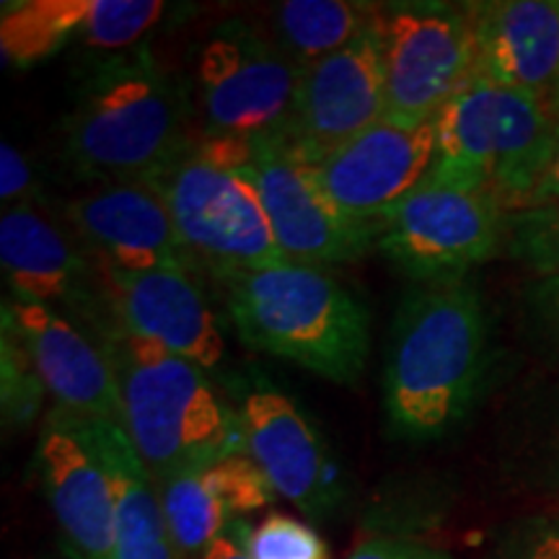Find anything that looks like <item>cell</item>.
<instances>
[{"mask_svg": "<svg viewBox=\"0 0 559 559\" xmlns=\"http://www.w3.org/2000/svg\"><path fill=\"white\" fill-rule=\"evenodd\" d=\"M37 469L68 559H115V489L91 417L52 404L41 419Z\"/></svg>", "mask_w": 559, "mask_h": 559, "instance_id": "12", "label": "cell"}, {"mask_svg": "<svg viewBox=\"0 0 559 559\" xmlns=\"http://www.w3.org/2000/svg\"><path fill=\"white\" fill-rule=\"evenodd\" d=\"M436 160V122L404 124L383 117L373 128L309 164L347 221L373 226L379 215L423 185ZM376 228V226H373Z\"/></svg>", "mask_w": 559, "mask_h": 559, "instance_id": "15", "label": "cell"}, {"mask_svg": "<svg viewBox=\"0 0 559 559\" xmlns=\"http://www.w3.org/2000/svg\"><path fill=\"white\" fill-rule=\"evenodd\" d=\"M349 559H451L445 551L415 539H400V536H379L360 544Z\"/></svg>", "mask_w": 559, "mask_h": 559, "instance_id": "31", "label": "cell"}, {"mask_svg": "<svg viewBox=\"0 0 559 559\" xmlns=\"http://www.w3.org/2000/svg\"><path fill=\"white\" fill-rule=\"evenodd\" d=\"M547 202H559V140H557L555 153H551L547 169H544L539 181H536V187L531 190L526 205H523V207L547 205Z\"/></svg>", "mask_w": 559, "mask_h": 559, "instance_id": "33", "label": "cell"}, {"mask_svg": "<svg viewBox=\"0 0 559 559\" xmlns=\"http://www.w3.org/2000/svg\"><path fill=\"white\" fill-rule=\"evenodd\" d=\"M41 386L37 368L26 353L24 342L19 340L11 321L3 317V407L5 417L13 425L26 423L39 407Z\"/></svg>", "mask_w": 559, "mask_h": 559, "instance_id": "26", "label": "cell"}, {"mask_svg": "<svg viewBox=\"0 0 559 559\" xmlns=\"http://www.w3.org/2000/svg\"><path fill=\"white\" fill-rule=\"evenodd\" d=\"M0 164H3V171H0V198H3L5 205L16 207L24 205V202H32V185L34 174L26 164L24 153H21L16 145L3 143L0 148Z\"/></svg>", "mask_w": 559, "mask_h": 559, "instance_id": "30", "label": "cell"}, {"mask_svg": "<svg viewBox=\"0 0 559 559\" xmlns=\"http://www.w3.org/2000/svg\"><path fill=\"white\" fill-rule=\"evenodd\" d=\"M66 221L83 249L109 267L198 272L169 205L151 185L94 187L68 202Z\"/></svg>", "mask_w": 559, "mask_h": 559, "instance_id": "17", "label": "cell"}, {"mask_svg": "<svg viewBox=\"0 0 559 559\" xmlns=\"http://www.w3.org/2000/svg\"><path fill=\"white\" fill-rule=\"evenodd\" d=\"M251 559H326L324 542L309 523L272 513L249 536Z\"/></svg>", "mask_w": 559, "mask_h": 559, "instance_id": "27", "label": "cell"}, {"mask_svg": "<svg viewBox=\"0 0 559 559\" xmlns=\"http://www.w3.org/2000/svg\"><path fill=\"white\" fill-rule=\"evenodd\" d=\"M487 559H559V519L534 515L510 523Z\"/></svg>", "mask_w": 559, "mask_h": 559, "instance_id": "28", "label": "cell"}, {"mask_svg": "<svg viewBox=\"0 0 559 559\" xmlns=\"http://www.w3.org/2000/svg\"><path fill=\"white\" fill-rule=\"evenodd\" d=\"M379 19L345 50L300 73L290 115L277 135L306 164L386 117Z\"/></svg>", "mask_w": 559, "mask_h": 559, "instance_id": "10", "label": "cell"}, {"mask_svg": "<svg viewBox=\"0 0 559 559\" xmlns=\"http://www.w3.org/2000/svg\"><path fill=\"white\" fill-rule=\"evenodd\" d=\"M559 140V102L469 81L436 117L425 179L487 192L508 213L526 205Z\"/></svg>", "mask_w": 559, "mask_h": 559, "instance_id": "5", "label": "cell"}, {"mask_svg": "<svg viewBox=\"0 0 559 559\" xmlns=\"http://www.w3.org/2000/svg\"><path fill=\"white\" fill-rule=\"evenodd\" d=\"M379 26L386 120L436 122L440 109L472 81L474 39L466 3H386Z\"/></svg>", "mask_w": 559, "mask_h": 559, "instance_id": "8", "label": "cell"}, {"mask_svg": "<svg viewBox=\"0 0 559 559\" xmlns=\"http://www.w3.org/2000/svg\"><path fill=\"white\" fill-rule=\"evenodd\" d=\"M115 489V559H185L164 513L160 489L122 425L91 419Z\"/></svg>", "mask_w": 559, "mask_h": 559, "instance_id": "20", "label": "cell"}, {"mask_svg": "<svg viewBox=\"0 0 559 559\" xmlns=\"http://www.w3.org/2000/svg\"><path fill=\"white\" fill-rule=\"evenodd\" d=\"M247 453L280 498L311 519H326L345 500L342 474L321 432L285 391L267 379L241 381L236 402Z\"/></svg>", "mask_w": 559, "mask_h": 559, "instance_id": "13", "label": "cell"}, {"mask_svg": "<svg viewBox=\"0 0 559 559\" xmlns=\"http://www.w3.org/2000/svg\"><path fill=\"white\" fill-rule=\"evenodd\" d=\"M489 368V319L472 280L412 283L391 321L383 412L391 436L436 440L477 404Z\"/></svg>", "mask_w": 559, "mask_h": 559, "instance_id": "1", "label": "cell"}, {"mask_svg": "<svg viewBox=\"0 0 559 559\" xmlns=\"http://www.w3.org/2000/svg\"><path fill=\"white\" fill-rule=\"evenodd\" d=\"M164 11L158 0H91L81 39L99 52L124 55L158 24Z\"/></svg>", "mask_w": 559, "mask_h": 559, "instance_id": "24", "label": "cell"}, {"mask_svg": "<svg viewBox=\"0 0 559 559\" xmlns=\"http://www.w3.org/2000/svg\"><path fill=\"white\" fill-rule=\"evenodd\" d=\"M96 270H99L111 332L153 342L202 370L221 366L226 358V340L190 272H138L109 267L102 262H96Z\"/></svg>", "mask_w": 559, "mask_h": 559, "instance_id": "16", "label": "cell"}, {"mask_svg": "<svg viewBox=\"0 0 559 559\" xmlns=\"http://www.w3.org/2000/svg\"><path fill=\"white\" fill-rule=\"evenodd\" d=\"M96 342L120 386L124 430L158 485L247 453L239 412L200 366L132 334L111 332Z\"/></svg>", "mask_w": 559, "mask_h": 559, "instance_id": "3", "label": "cell"}, {"mask_svg": "<svg viewBox=\"0 0 559 559\" xmlns=\"http://www.w3.org/2000/svg\"><path fill=\"white\" fill-rule=\"evenodd\" d=\"M3 317L24 342L41 386L50 391L58 407L124 428L115 370L104 347L83 332V326L50 306L19 300L3 306Z\"/></svg>", "mask_w": 559, "mask_h": 559, "instance_id": "18", "label": "cell"}, {"mask_svg": "<svg viewBox=\"0 0 559 559\" xmlns=\"http://www.w3.org/2000/svg\"><path fill=\"white\" fill-rule=\"evenodd\" d=\"M251 531L243 521H230L228 528L210 544L202 559H251L249 551Z\"/></svg>", "mask_w": 559, "mask_h": 559, "instance_id": "32", "label": "cell"}, {"mask_svg": "<svg viewBox=\"0 0 559 559\" xmlns=\"http://www.w3.org/2000/svg\"><path fill=\"white\" fill-rule=\"evenodd\" d=\"M190 91L148 52L99 62L66 124V158L99 185H156L194 148Z\"/></svg>", "mask_w": 559, "mask_h": 559, "instance_id": "2", "label": "cell"}, {"mask_svg": "<svg viewBox=\"0 0 559 559\" xmlns=\"http://www.w3.org/2000/svg\"><path fill=\"white\" fill-rule=\"evenodd\" d=\"M526 309L542 337L559 353V277H536L526 288Z\"/></svg>", "mask_w": 559, "mask_h": 559, "instance_id": "29", "label": "cell"}, {"mask_svg": "<svg viewBox=\"0 0 559 559\" xmlns=\"http://www.w3.org/2000/svg\"><path fill=\"white\" fill-rule=\"evenodd\" d=\"M506 251L536 277H559V202L508 213Z\"/></svg>", "mask_w": 559, "mask_h": 559, "instance_id": "25", "label": "cell"}, {"mask_svg": "<svg viewBox=\"0 0 559 559\" xmlns=\"http://www.w3.org/2000/svg\"><path fill=\"white\" fill-rule=\"evenodd\" d=\"M160 500L174 542L185 557L205 555L228 523L236 521V510L215 464L160 485Z\"/></svg>", "mask_w": 559, "mask_h": 559, "instance_id": "22", "label": "cell"}, {"mask_svg": "<svg viewBox=\"0 0 559 559\" xmlns=\"http://www.w3.org/2000/svg\"><path fill=\"white\" fill-rule=\"evenodd\" d=\"M223 304L243 345L349 386L370 355V313L330 272L309 264L221 280Z\"/></svg>", "mask_w": 559, "mask_h": 559, "instance_id": "4", "label": "cell"}, {"mask_svg": "<svg viewBox=\"0 0 559 559\" xmlns=\"http://www.w3.org/2000/svg\"><path fill=\"white\" fill-rule=\"evenodd\" d=\"M557 102H559V88H557Z\"/></svg>", "mask_w": 559, "mask_h": 559, "instance_id": "34", "label": "cell"}, {"mask_svg": "<svg viewBox=\"0 0 559 559\" xmlns=\"http://www.w3.org/2000/svg\"><path fill=\"white\" fill-rule=\"evenodd\" d=\"M0 264L13 300L50 306L94 340L111 332L94 257L32 202L0 218Z\"/></svg>", "mask_w": 559, "mask_h": 559, "instance_id": "11", "label": "cell"}, {"mask_svg": "<svg viewBox=\"0 0 559 559\" xmlns=\"http://www.w3.org/2000/svg\"><path fill=\"white\" fill-rule=\"evenodd\" d=\"M249 174L288 262L309 267L347 264L376 247V228L347 221L321 192L309 164L280 135L251 140Z\"/></svg>", "mask_w": 559, "mask_h": 559, "instance_id": "14", "label": "cell"}, {"mask_svg": "<svg viewBox=\"0 0 559 559\" xmlns=\"http://www.w3.org/2000/svg\"><path fill=\"white\" fill-rule=\"evenodd\" d=\"M381 3L358 0H285L272 9V39L306 70L313 62L345 50L376 24Z\"/></svg>", "mask_w": 559, "mask_h": 559, "instance_id": "21", "label": "cell"}, {"mask_svg": "<svg viewBox=\"0 0 559 559\" xmlns=\"http://www.w3.org/2000/svg\"><path fill=\"white\" fill-rule=\"evenodd\" d=\"M373 226L376 247L404 277L451 283L469 280L506 249L508 210L487 192L425 179Z\"/></svg>", "mask_w": 559, "mask_h": 559, "instance_id": "7", "label": "cell"}, {"mask_svg": "<svg viewBox=\"0 0 559 559\" xmlns=\"http://www.w3.org/2000/svg\"><path fill=\"white\" fill-rule=\"evenodd\" d=\"M474 39L472 81L557 102L559 0L466 3Z\"/></svg>", "mask_w": 559, "mask_h": 559, "instance_id": "19", "label": "cell"}, {"mask_svg": "<svg viewBox=\"0 0 559 559\" xmlns=\"http://www.w3.org/2000/svg\"><path fill=\"white\" fill-rule=\"evenodd\" d=\"M91 0H26L5 3L0 19V47L13 66L50 58L68 39L81 37Z\"/></svg>", "mask_w": 559, "mask_h": 559, "instance_id": "23", "label": "cell"}, {"mask_svg": "<svg viewBox=\"0 0 559 559\" xmlns=\"http://www.w3.org/2000/svg\"><path fill=\"white\" fill-rule=\"evenodd\" d=\"M194 267L215 280L288 264L249 169L207 164L194 148L156 185Z\"/></svg>", "mask_w": 559, "mask_h": 559, "instance_id": "6", "label": "cell"}, {"mask_svg": "<svg viewBox=\"0 0 559 559\" xmlns=\"http://www.w3.org/2000/svg\"><path fill=\"white\" fill-rule=\"evenodd\" d=\"M300 73L272 34L243 19L223 21L198 60L205 135H277L290 115Z\"/></svg>", "mask_w": 559, "mask_h": 559, "instance_id": "9", "label": "cell"}]
</instances>
